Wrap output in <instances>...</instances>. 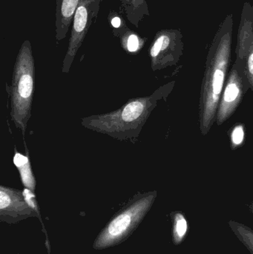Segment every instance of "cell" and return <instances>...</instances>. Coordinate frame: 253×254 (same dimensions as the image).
Returning a JSON list of instances; mask_svg holds the SVG:
<instances>
[{
	"mask_svg": "<svg viewBox=\"0 0 253 254\" xmlns=\"http://www.w3.org/2000/svg\"><path fill=\"white\" fill-rule=\"evenodd\" d=\"M230 146L233 150L239 149L245 140V128L244 125L239 124L233 127L230 133Z\"/></svg>",
	"mask_w": 253,
	"mask_h": 254,
	"instance_id": "obj_15",
	"label": "cell"
},
{
	"mask_svg": "<svg viewBox=\"0 0 253 254\" xmlns=\"http://www.w3.org/2000/svg\"><path fill=\"white\" fill-rule=\"evenodd\" d=\"M119 38L123 49L130 53H135L142 49L147 40V39L140 37L135 31H132L130 28L123 32Z\"/></svg>",
	"mask_w": 253,
	"mask_h": 254,
	"instance_id": "obj_13",
	"label": "cell"
},
{
	"mask_svg": "<svg viewBox=\"0 0 253 254\" xmlns=\"http://www.w3.org/2000/svg\"><path fill=\"white\" fill-rule=\"evenodd\" d=\"M103 0H80L71 25L68 50L63 61V71L68 72L92 24L98 18Z\"/></svg>",
	"mask_w": 253,
	"mask_h": 254,
	"instance_id": "obj_5",
	"label": "cell"
},
{
	"mask_svg": "<svg viewBox=\"0 0 253 254\" xmlns=\"http://www.w3.org/2000/svg\"><path fill=\"white\" fill-rule=\"evenodd\" d=\"M28 161H29V160L25 155H22V154L18 153V152L15 154L14 158H13V163L17 168L26 164Z\"/></svg>",
	"mask_w": 253,
	"mask_h": 254,
	"instance_id": "obj_17",
	"label": "cell"
},
{
	"mask_svg": "<svg viewBox=\"0 0 253 254\" xmlns=\"http://www.w3.org/2000/svg\"><path fill=\"white\" fill-rule=\"evenodd\" d=\"M172 239L175 246L181 245L188 234L189 224L187 218L181 211L172 213Z\"/></svg>",
	"mask_w": 253,
	"mask_h": 254,
	"instance_id": "obj_11",
	"label": "cell"
},
{
	"mask_svg": "<svg viewBox=\"0 0 253 254\" xmlns=\"http://www.w3.org/2000/svg\"><path fill=\"white\" fill-rule=\"evenodd\" d=\"M248 208H249L250 211L253 214V201L251 202V204H248Z\"/></svg>",
	"mask_w": 253,
	"mask_h": 254,
	"instance_id": "obj_18",
	"label": "cell"
},
{
	"mask_svg": "<svg viewBox=\"0 0 253 254\" xmlns=\"http://www.w3.org/2000/svg\"><path fill=\"white\" fill-rule=\"evenodd\" d=\"M184 51L183 34L178 29H163L155 34L150 55L153 70L176 65Z\"/></svg>",
	"mask_w": 253,
	"mask_h": 254,
	"instance_id": "obj_6",
	"label": "cell"
},
{
	"mask_svg": "<svg viewBox=\"0 0 253 254\" xmlns=\"http://www.w3.org/2000/svg\"><path fill=\"white\" fill-rule=\"evenodd\" d=\"M18 169H19L22 182L25 186L34 191V188H35V180L33 176L32 172H31V164H30L29 161L24 165L18 167Z\"/></svg>",
	"mask_w": 253,
	"mask_h": 254,
	"instance_id": "obj_16",
	"label": "cell"
},
{
	"mask_svg": "<svg viewBox=\"0 0 253 254\" xmlns=\"http://www.w3.org/2000/svg\"><path fill=\"white\" fill-rule=\"evenodd\" d=\"M120 13L132 23L135 28H139L140 24L145 18L150 16V9L147 0H119Z\"/></svg>",
	"mask_w": 253,
	"mask_h": 254,
	"instance_id": "obj_10",
	"label": "cell"
},
{
	"mask_svg": "<svg viewBox=\"0 0 253 254\" xmlns=\"http://www.w3.org/2000/svg\"><path fill=\"white\" fill-rule=\"evenodd\" d=\"M228 225L239 241L246 247L251 254H253V230L244 224L233 220L230 221Z\"/></svg>",
	"mask_w": 253,
	"mask_h": 254,
	"instance_id": "obj_12",
	"label": "cell"
},
{
	"mask_svg": "<svg viewBox=\"0 0 253 254\" xmlns=\"http://www.w3.org/2000/svg\"><path fill=\"white\" fill-rule=\"evenodd\" d=\"M236 54V58L245 61L247 75L253 92V7L248 1L244 4L241 14Z\"/></svg>",
	"mask_w": 253,
	"mask_h": 254,
	"instance_id": "obj_8",
	"label": "cell"
},
{
	"mask_svg": "<svg viewBox=\"0 0 253 254\" xmlns=\"http://www.w3.org/2000/svg\"><path fill=\"white\" fill-rule=\"evenodd\" d=\"M108 19L111 26L114 28L113 34L115 37H120L123 32L129 29V27L126 25V21L123 18V14L117 13L115 10H111L108 15Z\"/></svg>",
	"mask_w": 253,
	"mask_h": 254,
	"instance_id": "obj_14",
	"label": "cell"
},
{
	"mask_svg": "<svg viewBox=\"0 0 253 254\" xmlns=\"http://www.w3.org/2000/svg\"><path fill=\"white\" fill-rule=\"evenodd\" d=\"M233 16L221 22L206 57L199 100V123L201 133L206 135L216 119L218 104L231 62Z\"/></svg>",
	"mask_w": 253,
	"mask_h": 254,
	"instance_id": "obj_1",
	"label": "cell"
},
{
	"mask_svg": "<svg viewBox=\"0 0 253 254\" xmlns=\"http://www.w3.org/2000/svg\"><path fill=\"white\" fill-rule=\"evenodd\" d=\"M80 0H56L55 34L57 42L66 37Z\"/></svg>",
	"mask_w": 253,
	"mask_h": 254,
	"instance_id": "obj_9",
	"label": "cell"
},
{
	"mask_svg": "<svg viewBox=\"0 0 253 254\" xmlns=\"http://www.w3.org/2000/svg\"><path fill=\"white\" fill-rule=\"evenodd\" d=\"M155 197L156 192L148 194L129 210L119 215L109 224L106 231L104 232L98 241V244L108 246L110 243L121 238L131 226L138 219H141L143 215L150 209Z\"/></svg>",
	"mask_w": 253,
	"mask_h": 254,
	"instance_id": "obj_7",
	"label": "cell"
},
{
	"mask_svg": "<svg viewBox=\"0 0 253 254\" xmlns=\"http://www.w3.org/2000/svg\"><path fill=\"white\" fill-rule=\"evenodd\" d=\"M34 59L31 43H22L15 64L11 85V118L16 128L25 134L31 117L34 92Z\"/></svg>",
	"mask_w": 253,
	"mask_h": 254,
	"instance_id": "obj_2",
	"label": "cell"
},
{
	"mask_svg": "<svg viewBox=\"0 0 253 254\" xmlns=\"http://www.w3.org/2000/svg\"><path fill=\"white\" fill-rule=\"evenodd\" d=\"M250 89L245 61L236 58L227 76L218 104L215 119L218 126H221L234 114Z\"/></svg>",
	"mask_w": 253,
	"mask_h": 254,
	"instance_id": "obj_4",
	"label": "cell"
},
{
	"mask_svg": "<svg viewBox=\"0 0 253 254\" xmlns=\"http://www.w3.org/2000/svg\"><path fill=\"white\" fill-rule=\"evenodd\" d=\"M175 82L169 83L156 91L151 97L135 100L129 103L123 110L111 114L96 118L92 121L91 127L102 128L108 132H114L125 129V127L136 126L137 122L144 125L153 109L157 105L158 100L166 98L173 89Z\"/></svg>",
	"mask_w": 253,
	"mask_h": 254,
	"instance_id": "obj_3",
	"label": "cell"
}]
</instances>
